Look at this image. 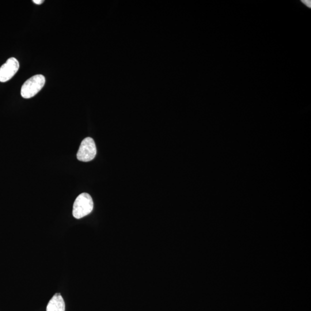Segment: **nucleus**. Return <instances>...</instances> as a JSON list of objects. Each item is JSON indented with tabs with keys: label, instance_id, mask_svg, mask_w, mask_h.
<instances>
[{
	"label": "nucleus",
	"instance_id": "obj_1",
	"mask_svg": "<svg viewBox=\"0 0 311 311\" xmlns=\"http://www.w3.org/2000/svg\"><path fill=\"white\" fill-rule=\"evenodd\" d=\"M94 208L92 197L88 193H82L76 199L73 208L74 217L80 219L88 215Z\"/></svg>",
	"mask_w": 311,
	"mask_h": 311
},
{
	"label": "nucleus",
	"instance_id": "obj_2",
	"mask_svg": "<svg viewBox=\"0 0 311 311\" xmlns=\"http://www.w3.org/2000/svg\"><path fill=\"white\" fill-rule=\"evenodd\" d=\"M44 76L42 74L34 76L26 81L21 88V96L24 98L36 96L43 88L45 84Z\"/></svg>",
	"mask_w": 311,
	"mask_h": 311
},
{
	"label": "nucleus",
	"instance_id": "obj_3",
	"mask_svg": "<svg viewBox=\"0 0 311 311\" xmlns=\"http://www.w3.org/2000/svg\"><path fill=\"white\" fill-rule=\"evenodd\" d=\"M96 154V147L94 140L90 138L82 140L77 154L79 161L88 162L92 160Z\"/></svg>",
	"mask_w": 311,
	"mask_h": 311
},
{
	"label": "nucleus",
	"instance_id": "obj_4",
	"mask_svg": "<svg viewBox=\"0 0 311 311\" xmlns=\"http://www.w3.org/2000/svg\"><path fill=\"white\" fill-rule=\"evenodd\" d=\"M20 69V63L18 60L11 58L0 68V82L9 81L17 73Z\"/></svg>",
	"mask_w": 311,
	"mask_h": 311
},
{
	"label": "nucleus",
	"instance_id": "obj_5",
	"mask_svg": "<svg viewBox=\"0 0 311 311\" xmlns=\"http://www.w3.org/2000/svg\"><path fill=\"white\" fill-rule=\"evenodd\" d=\"M66 304L62 296L56 294L48 302L46 311H65Z\"/></svg>",
	"mask_w": 311,
	"mask_h": 311
},
{
	"label": "nucleus",
	"instance_id": "obj_6",
	"mask_svg": "<svg viewBox=\"0 0 311 311\" xmlns=\"http://www.w3.org/2000/svg\"><path fill=\"white\" fill-rule=\"evenodd\" d=\"M32 2L37 5H40L44 2V0H33Z\"/></svg>",
	"mask_w": 311,
	"mask_h": 311
}]
</instances>
